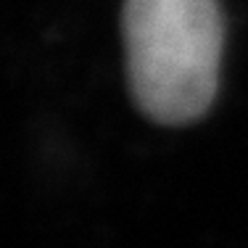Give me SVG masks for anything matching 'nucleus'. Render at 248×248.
I'll list each match as a JSON object with an SVG mask.
<instances>
[{
  "mask_svg": "<svg viewBox=\"0 0 248 248\" xmlns=\"http://www.w3.org/2000/svg\"><path fill=\"white\" fill-rule=\"evenodd\" d=\"M122 37L129 90L145 116L187 124L209 111L224 48L219 0H124Z\"/></svg>",
  "mask_w": 248,
  "mask_h": 248,
  "instance_id": "f257e3e1",
  "label": "nucleus"
}]
</instances>
